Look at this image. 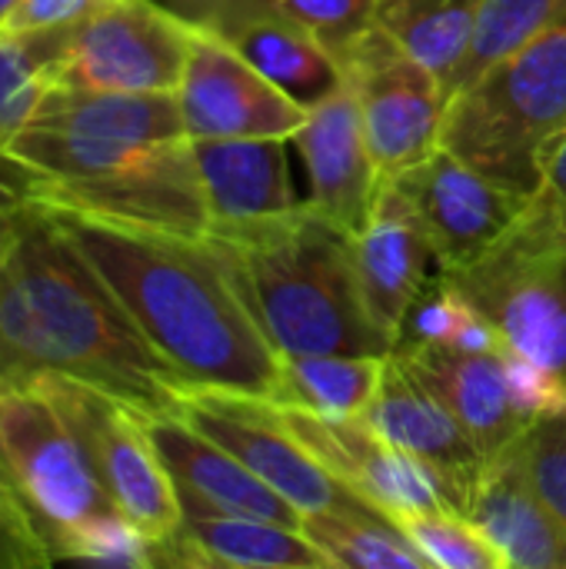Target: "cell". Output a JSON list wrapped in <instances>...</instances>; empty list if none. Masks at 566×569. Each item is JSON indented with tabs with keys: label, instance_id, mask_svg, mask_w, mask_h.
I'll use <instances>...</instances> for the list:
<instances>
[{
	"label": "cell",
	"instance_id": "obj_1",
	"mask_svg": "<svg viewBox=\"0 0 566 569\" xmlns=\"http://www.w3.org/2000/svg\"><path fill=\"white\" fill-rule=\"evenodd\" d=\"M63 377L137 413H177L187 380L140 333L57 210L0 177V380Z\"/></svg>",
	"mask_w": 566,
	"mask_h": 569
},
{
	"label": "cell",
	"instance_id": "obj_2",
	"mask_svg": "<svg viewBox=\"0 0 566 569\" xmlns=\"http://www.w3.org/2000/svg\"><path fill=\"white\" fill-rule=\"evenodd\" d=\"M57 217L190 393L277 403L284 357L254 317L237 267L217 240L70 210Z\"/></svg>",
	"mask_w": 566,
	"mask_h": 569
},
{
	"label": "cell",
	"instance_id": "obj_3",
	"mask_svg": "<svg viewBox=\"0 0 566 569\" xmlns=\"http://www.w3.org/2000/svg\"><path fill=\"white\" fill-rule=\"evenodd\" d=\"M237 267L244 297L280 357L370 353L390 357V337L374 323L354 237L300 203L290 213L240 227H214Z\"/></svg>",
	"mask_w": 566,
	"mask_h": 569
},
{
	"label": "cell",
	"instance_id": "obj_4",
	"mask_svg": "<svg viewBox=\"0 0 566 569\" xmlns=\"http://www.w3.org/2000/svg\"><path fill=\"white\" fill-rule=\"evenodd\" d=\"M566 140V10L450 97V153L520 197H537Z\"/></svg>",
	"mask_w": 566,
	"mask_h": 569
},
{
	"label": "cell",
	"instance_id": "obj_5",
	"mask_svg": "<svg viewBox=\"0 0 566 569\" xmlns=\"http://www.w3.org/2000/svg\"><path fill=\"white\" fill-rule=\"evenodd\" d=\"M0 470L53 563L83 523L117 510L43 380H0Z\"/></svg>",
	"mask_w": 566,
	"mask_h": 569
},
{
	"label": "cell",
	"instance_id": "obj_6",
	"mask_svg": "<svg viewBox=\"0 0 566 569\" xmlns=\"http://www.w3.org/2000/svg\"><path fill=\"white\" fill-rule=\"evenodd\" d=\"M504 337L566 387V210L530 197L520 223L474 267L447 277Z\"/></svg>",
	"mask_w": 566,
	"mask_h": 569
},
{
	"label": "cell",
	"instance_id": "obj_7",
	"mask_svg": "<svg viewBox=\"0 0 566 569\" xmlns=\"http://www.w3.org/2000/svg\"><path fill=\"white\" fill-rule=\"evenodd\" d=\"M190 17L153 0H120L73 23L57 67V87L113 93H177L193 37Z\"/></svg>",
	"mask_w": 566,
	"mask_h": 569
},
{
	"label": "cell",
	"instance_id": "obj_8",
	"mask_svg": "<svg viewBox=\"0 0 566 569\" xmlns=\"http://www.w3.org/2000/svg\"><path fill=\"white\" fill-rule=\"evenodd\" d=\"M340 63L357 93L367 143L384 180H397L440 150L450 100L424 63L380 27L360 37Z\"/></svg>",
	"mask_w": 566,
	"mask_h": 569
},
{
	"label": "cell",
	"instance_id": "obj_9",
	"mask_svg": "<svg viewBox=\"0 0 566 569\" xmlns=\"http://www.w3.org/2000/svg\"><path fill=\"white\" fill-rule=\"evenodd\" d=\"M37 380L47 383V390L60 400L70 423L77 427L110 503L157 543L173 537L183 520V510L177 487L153 440L147 437L143 413L63 377Z\"/></svg>",
	"mask_w": 566,
	"mask_h": 569
},
{
	"label": "cell",
	"instance_id": "obj_10",
	"mask_svg": "<svg viewBox=\"0 0 566 569\" xmlns=\"http://www.w3.org/2000/svg\"><path fill=\"white\" fill-rule=\"evenodd\" d=\"M177 103L190 140H294V133L307 120L304 103H297L270 77H264L220 27L203 20L193 23Z\"/></svg>",
	"mask_w": 566,
	"mask_h": 569
},
{
	"label": "cell",
	"instance_id": "obj_11",
	"mask_svg": "<svg viewBox=\"0 0 566 569\" xmlns=\"http://www.w3.org/2000/svg\"><path fill=\"white\" fill-rule=\"evenodd\" d=\"M23 177V173H20ZM23 190L53 207L87 217H103L117 223L157 227L190 237L210 233V210L193 160L190 137L167 140L140 163L90 183H47L23 177Z\"/></svg>",
	"mask_w": 566,
	"mask_h": 569
},
{
	"label": "cell",
	"instance_id": "obj_12",
	"mask_svg": "<svg viewBox=\"0 0 566 569\" xmlns=\"http://www.w3.org/2000/svg\"><path fill=\"white\" fill-rule=\"evenodd\" d=\"M177 413L193 430L230 450L300 517L360 503L317 463V457L287 430L280 410L267 400L230 393H187Z\"/></svg>",
	"mask_w": 566,
	"mask_h": 569
},
{
	"label": "cell",
	"instance_id": "obj_13",
	"mask_svg": "<svg viewBox=\"0 0 566 569\" xmlns=\"http://www.w3.org/2000/svg\"><path fill=\"white\" fill-rule=\"evenodd\" d=\"M394 183L414 203L444 277L484 260L530 207V197L507 190L447 147L400 173Z\"/></svg>",
	"mask_w": 566,
	"mask_h": 569
},
{
	"label": "cell",
	"instance_id": "obj_14",
	"mask_svg": "<svg viewBox=\"0 0 566 569\" xmlns=\"http://www.w3.org/2000/svg\"><path fill=\"white\" fill-rule=\"evenodd\" d=\"M277 410L287 430L344 490L394 523L427 510H460L450 487L427 463L387 443L364 420H330L294 407Z\"/></svg>",
	"mask_w": 566,
	"mask_h": 569
},
{
	"label": "cell",
	"instance_id": "obj_15",
	"mask_svg": "<svg viewBox=\"0 0 566 569\" xmlns=\"http://www.w3.org/2000/svg\"><path fill=\"white\" fill-rule=\"evenodd\" d=\"M294 143L307 167V207L357 237L377 203L380 170L374 163L364 113L350 83L307 110Z\"/></svg>",
	"mask_w": 566,
	"mask_h": 569
},
{
	"label": "cell",
	"instance_id": "obj_16",
	"mask_svg": "<svg viewBox=\"0 0 566 569\" xmlns=\"http://www.w3.org/2000/svg\"><path fill=\"white\" fill-rule=\"evenodd\" d=\"M143 427L177 487L183 517H254L287 527L304 523L280 493L250 473L230 450L193 430L180 413H143Z\"/></svg>",
	"mask_w": 566,
	"mask_h": 569
},
{
	"label": "cell",
	"instance_id": "obj_17",
	"mask_svg": "<svg viewBox=\"0 0 566 569\" xmlns=\"http://www.w3.org/2000/svg\"><path fill=\"white\" fill-rule=\"evenodd\" d=\"M354 257L367 310L397 347L410 307L440 277V263L414 203L394 180L380 183L374 213L354 237Z\"/></svg>",
	"mask_w": 566,
	"mask_h": 569
},
{
	"label": "cell",
	"instance_id": "obj_18",
	"mask_svg": "<svg viewBox=\"0 0 566 569\" xmlns=\"http://www.w3.org/2000/svg\"><path fill=\"white\" fill-rule=\"evenodd\" d=\"M360 420L397 450L427 463L450 487L457 507L467 513L487 457L480 453L467 427L444 407V400L427 390L394 353L387 360L384 383Z\"/></svg>",
	"mask_w": 566,
	"mask_h": 569
},
{
	"label": "cell",
	"instance_id": "obj_19",
	"mask_svg": "<svg viewBox=\"0 0 566 569\" xmlns=\"http://www.w3.org/2000/svg\"><path fill=\"white\" fill-rule=\"evenodd\" d=\"M500 353H470L447 343L394 347V357L444 400V407L467 427L487 460L507 450L530 427L510 397Z\"/></svg>",
	"mask_w": 566,
	"mask_h": 569
},
{
	"label": "cell",
	"instance_id": "obj_20",
	"mask_svg": "<svg viewBox=\"0 0 566 569\" xmlns=\"http://www.w3.org/2000/svg\"><path fill=\"white\" fill-rule=\"evenodd\" d=\"M467 517L487 533L507 569H566V527L530 483L520 437L484 463Z\"/></svg>",
	"mask_w": 566,
	"mask_h": 569
},
{
	"label": "cell",
	"instance_id": "obj_21",
	"mask_svg": "<svg viewBox=\"0 0 566 569\" xmlns=\"http://www.w3.org/2000/svg\"><path fill=\"white\" fill-rule=\"evenodd\" d=\"M190 143L210 210V230L280 217L304 203L290 183L287 140L230 137Z\"/></svg>",
	"mask_w": 566,
	"mask_h": 569
},
{
	"label": "cell",
	"instance_id": "obj_22",
	"mask_svg": "<svg viewBox=\"0 0 566 569\" xmlns=\"http://www.w3.org/2000/svg\"><path fill=\"white\" fill-rule=\"evenodd\" d=\"M160 567L330 569L304 527L254 517H183L160 543Z\"/></svg>",
	"mask_w": 566,
	"mask_h": 569
},
{
	"label": "cell",
	"instance_id": "obj_23",
	"mask_svg": "<svg viewBox=\"0 0 566 569\" xmlns=\"http://www.w3.org/2000/svg\"><path fill=\"white\" fill-rule=\"evenodd\" d=\"M217 27V23H214ZM230 43L307 110L347 83L340 57L290 17L270 10L220 27Z\"/></svg>",
	"mask_w": 566,
	"mask_h": 569
},
{
	"label": "cell",
	"instance_id": "obj_24",
	"mask_svg": "<svg viewBox=\"0 0 566 569\" xmlns=\"http://www.w3.org/2000/svg\"><path fill=\"white\" fill-rule=\"evenodd\" d=\"M27 123L57 127L87 137L133 140V143H163V140L187 137L177 93H113V90L50 87Z\"/></svg>",
	"mask_w": 566,
	"mask_h": 569
},
{
	"label": "cell",
	"instance_id": "obj_25",
	"mask_svg": "<svg viewBox=\"0 0 566 569\" xmlns=\"http://www.w3.org/2000/svg\"><path fill=\"white\" fill-rule=\"evenodd\" d=\"M480 3L484 0H377L374 20L440 80L450 100L477 33Z\"/></svg>",
	"mask_w": 566,
	"mask_h": 569
},
{
	"label": "cell",
	"instance_id": "obj_26",
	"mask_svg": "<svg viewBox=\"0 0 566 569\" xmlns=\"http://www.w3.org/2000/svg\"><path fill=\"white\" fill-rule=\"evenodd\" d=\"M387 360L390 357L370 353L284 357L277 407H294L330 420H360L384 383Z\"/></svg>",
	"mask_w": 566,
	"mask_h": 569
},
{
	"label": "cell",
	"instance_id": "obj_27",
	"mask_svg": "<svg viewBox=\"0 0 566 569\" xmlns=\"http://www.w3.org/2000/svg\"><path fill=\"white\" fill-rule=\"evenodd\" d=\"M304 533L324 550L330 567L430 569L410 537L384 513L357 503L304 517Z\"/></svg>",
	"mask_w": 566,
	"mask_h": 569
},
{
	"label": "cell",
	"instance_id": "obj_28",
	"mask_svg": "<svg viewBox=\"0 0 566 569\" xmlns=\"http://www.w3.org/2000/svg\"><path fill=\"white\" fill-rule=\"evenodd\" d=\"M70 27L3 33L0 30V150L33 117L37 103L57 87V67Z\"/></svg>",
	"mask_w": 566,
	"mask_h": 569
},
{
	"label": "cell",
	"instance_id": "obj_29",
	"mask_svg": "<svg viewBox=\"0 0 566 569\" xmlns=\"http://www.w3.org/2000/svg\"><path fill=\"white\" fill-rule=\"evenodd\" d=\"M564 10L566 0H484L477 33L460 67L454 93H460L470 80H477L487 67H494L507 53H514L547 23H554Z\"/></svg>",
	"mask_w": 566,
	"mask_h": 569
},
{
	"label": "cell",
	"instance_id": "obj_30",
	"mask_svg": "<svg viewBox=\"0 0 566 569\" xmlns=\"http://www.w3.org/2000/svg\"><path fill=\"white\" fill-rule=\"evenodd\" d=\"M434 569H507L487 533L460 510H427L397 520Z\"/></svg>",
	"mask_w": 566,
	"mask_h": 569
},
{
	"label": "cell",
	"instance_id": "obj_31",
	"mask_svg": "<svg viewBox=\"0 0 566 569\" xmlns=\"http://www.w3.org/2000/svg\"><path fill=\"white\" fill-rule=\"evenodd\" d=\"M60 560H83L100 567H160V543L147 537L120 510L83 523L60 550Z\"/></svg>",
	"mask_w": 566,
	"mask_h": 569
},
{
	"label": "cell",
	"instance_id": "obj_32",
	"mask_svg": "<svg viewBox=\"0 0 566 569\" xmlns=\"http://www.w3.org/2000/svg\"><path fill=\"white\" fill-rule=\"evenodd\" d=\"M520 453L540 500L566 527V403L530 420L520 433Z\"/></svg>",
	"mask_w": 566,
	"mask_h": 569
},
{
	"label": "cell",
	"instance_id": "obj_33",
	"mask_svg": "<svg viewBox=\"0 0 566 569\" xmlns=\"http://www.w3.org/2000/svg\"><path fill=\"white\" fill-rule=\"evenodd\" d=\"M270 7L310 30L337 57L377 27V0H270Z\"/></svg>",
	"mask_w": 566,
	"mask_h": 569
},
{
	"label": "cell",
	"instance_id": "obj_34",
	"mask_svg": "<svg viewBox=\"0 0 566 569\" xmlns=\"http://www.w3.org/2000/svg\"><path fill=\"white\" fill-rule=\"evenodd\" d=\"M504 360V373H507V387H510V397L517 403V410L527 417V420H537L557 407L566 403V387L540 363H534L530 357L504 347L500 353Z\"/></svg>",
	"mask_w": 566,
	"mask_h": 569
},
{
	"label": "cell",
	"instance_id": "obj_35",
	"mask_svg": "<svg viewBox=\"0 0 566 569\" xmlns=\"http://www.w3.org/2000/svg\"><path fill=\"white\" fill-rule=\"evenodd\" d=\"M50 553L37 530L30 527L27 513L20 510L17 497L10 493L3 470H0V567L27 569V567H50Z\"/></svg>",
	"mask_w": 566,
	"mask_h": 569
},
{
	"label": "cell",
	"instance_id": "obj_36",
	"mask_svg": "<svg viewBox=\"0 0 566 569\" xmlns=\"http://www.w3.org/2000/svg\"><path fill=\"white\" fill-rule=\"evenodd\" d=\"M120 0H23L3 33H27V30H53L83 23Z\"/></svg>",
	"mask_w": 566,
	"mask_h": 569
},
{
	"label": "cell",
	"instance_id": "obj_37",
	"mask_svg": "<svg viewBox=\"0 0 566 569\" xmlns=\"http://www.w3.org/2000/svg\"><path fill=\"white\" fill-rule=\"evenodd\" d=\"M534 200L566 210V140L557 147V153L550 157L547 173H544V183H540V190H537Z\"/></svg>",
	"mask_w": 566,
	"mask_h": 569
},
{
	"label": "cell",
	"instance_id": "obj_38",
	"mask_svg": "<svg viewBox=\"0 0 566 569\" xmlns=\"http://www.w3.org/2000/svg\"><path fill=\"white\" fill-rule=\"evenodd\" d=\"M23 0H0V30L10 23V17L17 13V7H20Z\"/></svg>",
	"mask_w": 566,
	"mask_h": 569
}]
</instances>
